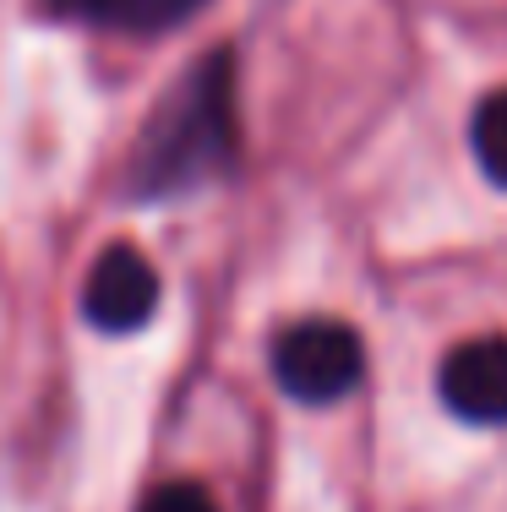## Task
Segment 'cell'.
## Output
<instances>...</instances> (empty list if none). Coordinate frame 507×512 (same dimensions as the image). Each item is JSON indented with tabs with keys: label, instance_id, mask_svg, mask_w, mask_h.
Segmentation results:
<instances>
[{
	"label": "cell",
	"instance_id": "cell-1",
	"mask_svg": "<svg viewBox=\"0 0 507 512\" xmlns=\"http://www.w3.org/2000/svg\"><path fill=\"white\" fill-rule=\"evenodd\" d=\"M229 158H235V60L229 50H213L153 104L126 158V180L148 202L186 197L202 180L224 175Z\"/></svg>",
	"mask_w": 507,
	"mask_h": 512
},
{
	"label": "cell",
	"instance_id": "cell-6",
	"mask_svg": "<svg viewBox=\"0 0 507 512\" xmlns=\"http://www.w3.org/2000/svg\"><path fill=\"white\" fill-rule=\"evenodd\" d=\"M55 17H82V22H110V28H131L142 0H44Z\"/></svg>",
	"mask_w": 507,
	"mask_h": 512
},
{
	"label": "cell",
	"instance_id": "cell-4",
	"mask_svg": "<svg viewBox=\"0 0 507 512\" xmlns=\"http://www.w3.org/2000/svg\"><path fill=\"white\" fill-rule=\"evenodd\" d=\"M442 404L469 425H507V338L486 333L453 344L437 371Z\"/></svg>",
	"mask_w": 507,
	"mask_h": 512
},
{
	"label": "cell",
	"instance_id": "cell-7",
	"mask_svg": "<svg viewBox=\"0 0 507 512\" xmlns=\"http://www.w3.org/2000/svg\"><path fill=\"white\" fill-rule=\"evenodd\" d=\"M137 512H219V502L191 480H169V485H159V491L142 496Z\"/></svg>",
	"mask_w": 507,
	"mask_h": 512
},
{
	"label": "cell",
	"instance_id": "cell-5",
	"mask_svg": "<svg viewBox=\"0 0 507 512\" xmlns=\"http://www.w3.org/2000/svg\"><path fill=\"white\" fill-rule=\"evenodd\" d=\"M469 148H475V164L486 169L491 186L507 191V88L480 99L475 120H469Z\"/></svg>",
	"mask_w": 507,
	"mask_h": 512
},
{
	"label": "cell",
	"instance_id": "cell-3",
	"mask_svg": "<svg viewBox=\"0 0 507 512\" xmlns=\"http://www.w3.org/2000/svg\"><path fill=\"white\" fill-rule=\"evenodd\" d=\"M159 311V267L137 246H110L82 278V316L99 333H137Z\"/></svg>",
	"mask_w": 507,
	"mask_h": 512
},
{
	"label": "cell",
	"instance_id": "cell-2",
	"mask_svg": "<svg viewBox=\"0 0 507 512\" xmlns=\"http://www.w3.org/2000/svg\"><path fill=\"white\" fill-rule=\"evenodd\" d=\"M268 365L279 393H289L295 404H338L366 376V344L338 316H306L273 338Z\"/></svg>",
	"mask_w": 507,
	"mask_h": 512
}]
</instances>
